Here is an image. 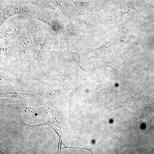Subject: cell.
<instances>
[{
  "instance_id": "obj_3",
  "label": "cell",
  "mask_w": 154,
  "mask_h": 154,
  "mask_svg": "<svg viewBox=\"0 0 154 154\" xmlns=\"http://www.w3.org/2000/svg\"><path fill=\"white\" fill-rule=\"evenodd\" d=\"M33 18L38 19L50 27L58 34L59 28L66 22L62 12L47 9H43L35 6Z\"/></svg>"
},
{
  "instance_id": "obj_8",
  "label": "cell",
  "mask_w": 154,
  "mask_h": 154,
  "mask_svg": "<svg viewBox=\"0 0 154 154\" xmlns=\"http://www.w3.org/2000/svg\"><path fill=\"white\" fill-rule=\"evenodd\" d=\"M64 89L61 85L42 84L37 88V94L49 102L55 101L64 92Z\"/></svg>"
},
{
  "instance_id": "obj_23",
  "label": "cell",
  "mask_w": 154,
  "mask_h": 154,
  "mask_svg": "<svg viewBox=\"0 0 154 154\" xmlns=\"http://www.w3.org/2000/svg\"></svg>"
},
{
  "instance_id": "obj_22",
  "label": "cell",
  "mask_w": 154,
  "mask_h": 154,
  "mask_svg": "<svg viewBox=\"0 0 154 154\" xmlns=\"http://www.w3.org/2000/svg\"><path fill=\"white\" fill-rule=\"evenodd\" d=\"M83 86L77 87L74 88L67 95V97L69 98H72L77 95L83 88Z\"/></svg>"
},
{
  "instance_id": "obj_10",
  "label": "cell",
  "mask_w": 154,
  "mask_h": 154,
  "mask_svg": "<svg viewBox=\"0 0 154 154\" xmlns=\"http://www.w3.org/2000/svg\"><path fill=\"white\" fill-rule=\"evenodd\" d=\"M59 39L60 43L59 57L62 58L68 55L70 51L69 45V38L70 32L66 24L64 23L59 28L58 31Z\"/></svg>"
},
{
  "instance_id": "obj_14",
  "label": "cell",
  "mask_w": 154,
  "mask_h": 154,
  "mask_svg": "<svg viewBox=\"0 0 154 154\" xmlns=\"http://www.w3.org/2000/svg\"><path fill=\"white\" fill-rule=\"evenodd\" d=\"M120 9L117 15L114 18V21L116 23H124L123 17L124 15L127 14L128 16L130 15V11L132 10H135L138 13L143 16L145 20L146 19L142 14L137 11L135 7L133 0H122L119 3Z\"/></svg>"
},
{
  "instance_id": "obj_20",
  "label": "cell",
  "mask_w": 154,
  "mask_h": 154,
  "mask_svg": "<svg viewBox=\"0 0 154 154\" xmlns=\"http://www.w3.org/2000/svg\"><path fill=\"white\" fill-rule=\"evenodd\" d=\"M133 38L132 36L130 35H121L119 38V44L120 46L123 47L126 43L131 40Z\"/></svg>"
},
{
  "instance_id": "obj_21",
  "label": "cell",
  "mask_w": 154,
  "mask_h": 154,
  "mask_svg": "<svg viewBox=\"0 0 154 154\" xmlns=\"http://www.w3.org/2000/svg\"><path fill=\"white\" fill-rule=\"evenodd\" d=\"M18 83H19L20 82L14 81L11 78H7L0 74V85H5L7 84H17Z\"/></svg>"
},
{
  "instance_id": "obj_18",
  "label": "cell",
  "mask_w": 154,
  "mask_h": 154,
  "mask_svg": "<svg viewBox=\"0 0 154 154\" xmlns=\"http://www.w3.org/2000/svg\"><path fill=\"white\" fill-rule=\"evenodd\" d=\"M112 43L110 41H106L97 48L89 49V51L92 53H100L105 52L110 49L112 46Z\"/></svg>"
},
{
  "instance_id": "obj_17",
  "label": "cell",
  "mask_w": 154,
  "mask_h": 154,
  "mask_svg": "<svg viewBox=\"0 0 154 154\" xmlns=\"http://www.w3.org/2000/svg\"><path fill=\"white\" fill-rule=\"evenodd\" d=\"M32 5L43 9H50L56 11H60L56 4L49 0H26Z\"/></svg>"
},
{
  "instance_id": "obj_6",
  "label": "cell",
  "mask_w": 154,
  "mask_h": 154,
  "mask_svg": "<svg viewBox=\"0 0 154 154\" xmlns=\"http://www.w3.org/2000/svg\"><path fill=\"white\" fill-rule=\"evenodd\" d=\"M33 11V7L25 5L21 0H12L6 7H0V26L12 16L26 13L32 14Z\"/></svg>"
},
{
  "instance_id": "obj_15",
  "label": "cell",
  "mask_w": 154,
  "mask_h": 154,
  "mask_svg": "<svg viewBox=\"0 0 154 154\" xmlns=\"http://www.w3.org/2000/svg\"><path fill=\"white\" fill-rule=\"evenodd\" d=\"M66 20H69L75 15V7L70 0H53Z\"/></svg>"
},
{
  "instance_id": "obj_2",
  "label": "cell",
  "mask_w": 154,
  "mask_h": 154,
  "mask_svg": "<svg viewBox=\"0 0 154 154\" xmlns=\"http://www.w3.org/2000/svg\"><path fill=\"white\" fill-rule=\"evenodd\" d=\"M0 111L4 112L8 117L16 122L31 115L44 114L50 116V109L44 105L28 104L17 102H9L0 101Z\"/></svg>"
},
{
  "instance_id": "obj_1",
  "label": "cell",
  "mask_w": 154,
  "mask_h": 154,
  "mask_svg": "<svg viewBox=\"0 0 154 154\" xmlns=\"http://www.w3.org/2000/svg\"><path fill=\"white\" fill-rule=\"evenodd\" d=\"M33 18L29 13H20L6 20L0 27V38L5 41V46L16 44L20 33Z\"/></svg>"
},
{
  "instance_id": "obj_12",
  "label": "cell",
  "mask_w": 154,
  "mask_h": 154,
  "mask_svg": "<svg viewBox=\"0 0 154 154\" xmlns=\"http://www.w3.org/2000/svg\"><path fill=\"white\" fill-rule=\"evenodd\" d=\"M13 139L0 138V154L22 153L23 147Z\"/></svg>"
},
{
  "instance_id": "obj_11",
  "label": "cell",
  "mask_w": 154,
  "mask_h": 154,
  "mask_svg": "<svg viewBox=\"0 0 154 154\" xmlns=\"http://www.w3.org/2000/svg\"><path fill=\"white\" fill-rule=\"evenodd\" d=\"M52 116L48 117L46 122H43V126H47L48 124H51L57 128L65 130L67 128L66 123L65 113L63 111L55 108L50 109Z\"/></svg>"
},
{
  "instance_id": "obj_4",
  "label": "cell",
  "mask_w": 154,
  "mask_h": 154,
  "mask_svg": "<svg viewBox=\"0 0 154 154\" xmlns=\"http://www.w3.org/2000/svg\"><path fill=\"white\" fill-rule=\"evenodd\" d=\"M58 37V34L48 26L44 40L40 44L39 49L33 56V65L34 68L46 59L52 50V47L57 41Z\"/></svg>"
},
{
  "instance_id": "obj_5",
  "label": "cell",
  "mask_w": 154,
  "mask_h": 154,
  "mask_svg": "<svg viewBox=\"0 0 154 154\" xmlns=\"http://www.w3.org/2000/svg\"><path fill=\"white\" fill-rule=\"evenodd\" d=\"M16 44L18 48V58L21 60L31 54L33 56L40 47L34 44L31 34L25 28L20 33Z\"/></svg>"
},
{
  "instance_id": "obj_19",
  "label": "cell",
  "mask_w": 154,
  "mask_h": 154,
  "mask_svg": "<svg viewBox=\"0 0 154 154\" xmlns=\"http://www.w3.org/2000/svg\"><path fill=\"white\" fill-rule=\"evenodd\" d=\"M69 53L71 56L73 64L75 66L82 71H87L84 70L81 66L80 56L78 53L76 52H74L70 51Z\"/></svg>"
},
{
  "instance_id": "obj_16",
  "label": "cell",
  "mask_w": 154,
  "mask_h": 154,
  "mask_svg": "<svg viewBox=\"0 0 154 154\" xmlns=\"http://www.w3.org/2000/svg\"><path fill=\"white\" fill-rule=\"evenodd\" d=\"M75 7V15H83L90 13L93 10V0L82 2L72 0Z\"/></svg>"
},
{
  "instance_id": "obj_7",
  "label": "cell",
  "mask_w": 154,
  "mask_h": 154,
  "mask_svg": "<svg viewBox=\"0 0 154 154\" xmlns=\"http://www.w3.org/2000/svg\"><path fill=\"white\" fill-rule=\"evenodd\" d=\"M48 26L40 20L32 18L27 25L25 28L31 34L34 44L40 46L44 40Z\"/></svg>"
},
{
  "instance_id": "obj_13",
  "label": "cell",
  "mask_w": 154,
  "mask_h": 154,
  "mask_svg": "<svg viewBox=\"0 0 154 154\" xmlns=\"http://www.w3.org/2000/svg\"><path fill=\"white\" fill-rule=\"evenodd\" d=\"M18 48L16 44L13 45L1 47L0 61L1 67H6L11 62L18 57Z\"/></svg>"
},
{
  "instance_id": "obj_9",
  "label": "cell",
  "mask_w": 154,
  "mask_h": 154,
  "mask_svg": "<svg viewBox=\"0 0 154 154\" xmlns=\"http://www.w3.org/2000/svg\"><path fill=\"white\" fill-rule=\"evenodd\" d=\"M36 93H28L20 92L13 84L0 85V98L11 100H20L26 98H36Z\"/></svg>"
}]
</instances>
